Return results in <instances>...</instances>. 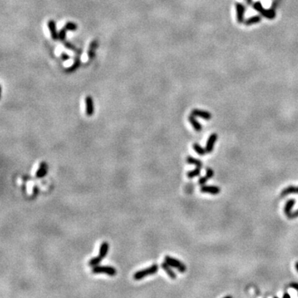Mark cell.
I'll return each mask as SVG.
<instances>
[{"mask_svg":"<svg viewBox=\"0 0 298 298\" xmlns=\"http://www.w3.org/2000/svg\"><path fill=\"white\" fill-rule=\"evenodd\" d=\"M261 17L260 16H253L251 17V18H248V19H246L244 21V24L246 26H250L253 25V24H255V23H258L261 22Z\"/></svg>","mask_w":298,"mask_h":298,"instance_id":"20","label":"cell"},{"mask_svg":"<svg viewBox=\"0 0 298 298\" xmlns=\"http://www.w3.org/2000/svg\"><path fill=\"white\" fill-rule=\"evenodd\" d=\"M290 287H291V288H293V289L298 291V283H297V282H291V284H290Z\"/></svg>","mask_w":298,"mask_h":298,"instance_id":"29","label":"cell"},{"mask_svg":"<svg viewBox=\"0 0 298 298\" xmlns=\"http://www.w3.org/2000/svg\"><path fill=\"white\" fill-rule=\"evenodd\" d=\"M208 180H209V178H208L206 176H201V177H200V179H199L198 184L200 185V186H204V185H205V183L207 182Z\"/></svg>","mask_w":298,"mask_h":298,"instance_id":"26","label":"cell"},{"mask_svg":"<svg viewBox=\"0 0 298 298\" xmlns=\"http://www.w3.org/2000/svg\"><path fill=\"white\" fill-rule=\"evenodd\" d=\"M64 46H65V47H66V49H69V50L75 51V52H80V51H81V50H78L75 45H73L71 42H69V41H65V42H64Z\"/></svg>","mask_w":298,"mask_h":298,"instance_id":"25","label":"cell"},{"mask_svg":"<svg viewBox=\"0 0 298 298\" xmlns=\"http://www.w3.org/2000/svg\"><path fill=\"white\" fill-rule=\"evenodd\" d=\"M158 269H159V266L157 264H153V265H151L150 267H148L147 268L137 271L136 273H134L133 277V279L136 281L142 280V279H144V278L148 277V276L156 274L158 272Z\"/></svg>","mask_w":298,"mask_h":298,"instance_id":"1","label":"cell"},{"mask_svg":"<svg viewBox=\"0 0 298 298\" xmlns=\"http://www.w3.org/2000/svg\"><path fill=\"white\" fill-rule=\"evenodd\" d=\"M109 244L107 241H104L102 244H100V249H99V256L102 257V258H105L108 254V252H109Z\"/></svg>","mask_w":298,"mask_h":298,"instance_id":"15","label":"cell"},{"mask_svg":"<svg viewBox=\"0 0 298 298\" xmlns=\"http://www.w3.org/2000/svg\"><path fill=\"white\" fill-rule=\"evenodd\" d=\"M187 162L188 164L195 165L196 167H200V168H202V166H203L202 162H201V161H200L199 159H197V158H195V157H191V156L187 157Z\"/></svg>","mask_w":298,"mask_h":298,"instance_id":"19","label":"cell"},{"mask_svg":"<svg viewBox=\"0 0 298 298\" xmlns=\"http://www.w3.org/2000/svg\"><path fill=\"white\" fill-rule=\"evenodd\" d=\"M61 59L63 61V62H66V61H68L70 59V56L68 54H66V52H62L61 54Z\"/></svg>","mask_w":298,"mask_h":298,"instance_id":"28","label":"cell"},{"mask_svg":"<svg viewBox=\"0 0 298 298\" xmlns=\"http://www.w3.org/2000/svg\"><path fill=\"white\" fill-rule=\"evenodd\" d=\"M214 171H213V170H212L211 168H209V167H208V168H206V176H207L208 178H212L213 177V176H214Z\"/></svg>","mask_w":298,"mask_h":298,"instance_id":"27","label":"cell"},{"mask_svg":"<svg viewBox=\"0 0 298 298\" xmlns=\"http://www.w3.org/2000/svg\"><path fill=\"white\" fill-rule=\"evenodd\" d=\"M297 194H298V187H297Z\"/></svg>","mask_w":298,"mask_h":298,"instance_id":"33","label":"cell"},{"mask_svg":"<svg viewBox=\"0 0 298 298\" xmlns=\"http://www.w3.org/2000/svg\"><path fill=\"white\" fill-rule=\"evenodd\" d=\"M161 267H162V268L163 269L164 271L166 272V274L169 276V278L172 279V280H175L176 278V274L175 272L171 269V267L170 266L169 264H167L164 261V262L161 264Z\"/></svg>","mask_w":298,"mask_h":298,"instance_id":"13","label":"cell"},{"mask_svg":"<svg viewBox=\"0 0 298 298\" xmlns=\"http://www.w3.org/2000/svg\"><path fill=\"white\" fill-rule=\"evenodd\" d=\"M200 191L202 193L210 194V195H218L220 192V188L216 186H201Z\"/></svg>","mask_w":298,"mask_h":298,"instance_id":"9","label":"cell"},{"mask_svg":"<svg viewBox=\"0 0 298 298\" xmlns=\"http://www.w3.org/2000/svg\"><path fill=\"white\" fill-rule=\"evenodd\" d=\"M164 261L167 264H169L171 268L177 269L180 273H183L187 271V266H186L183 263L181 262L180 260L176 259L175 257H171V256H169V255H166V256L164 257Z\"/></svg>","mask_w":298,"mask_h":298,"instance_id":"3","label":"cell"},{"mask_svg":"<svg viewBox=\"0 0 298 298\" xmlns=\"http://www.w3.org/2000/svg\"><path fill=\"white\" fill-rule=\"evenodd\" d=\"M235 8H236L237 22L239 23H244V12H245V7L244 6V4H242L240 3H236Z\"/></svg>","mask_w":298,"mask_h":298,"instance_id":"6","label":"cell"},{"mask_svg":"<svg viewBox=\"0 0 298 298\" xmlns=\"http://www.w3.org/2000/svg\"><path fill=\"white\" fill-rule=\"evenodd\" d=\"M48 171V166L47 163L45 162H41L40 164V166H39L38 169H37V171L36 172V177L38 178V179H41V178H43L46 174H47Z\"/></svg>","mask_w":298,"mask_h":298,"instance_id":"11","label":"cell"},{"mask_svg":"<svg viewBox=\"0 0 298 298\" xmlns=\"http://www.w3.org/2000/svg\"><path fill=\"white\" fill-rule=\"evenodd\" d=\"M191 114H193L194 116L199 117V118H203V119H205V120H210L212 118V114H210L209 112L205 111V110H202V109H193V110L191 111Z\"/></svg>","mask_w":298,"mask_h":298,"instance_id":"8","label":"cell"},{"mask_svg":"<svg viewBox=\"0 0 298 298\" xmlns=\"http://www.w3.org/2000/svg\"><path fill=\"white\" fill-rule=\"evenodd\" d=\"M97 48H98V41L96 39H95L90 42L89 49H88L87 55H88V57H89V60L95 58V51Z\"/></svg>","mask_w":298,"mask_h":298,"instance_id":"12","label":"cell"},{"mask_svg":"<svg viewBox=\"0 0 298 298\" xmlns=\"http://www.w3.org/2000/svg\"><path fill=\"white\" fill-rule=\"evenodd\" d=\"M80 54H77V56H76V57H75V58L74 63H73L72 65H71V66L69 67V68H67L66 70V72H68V73L74 72V71H76V70H77V69L80 67Z\"/></svg>","mask_w":298,"mask_h":298,"instance_id":"16","label":"cell"},{"mask_svg":"<svg viewBox=\"0 0 298 298\" xmlns=\"http://www.w3.org/2000/svg\"><path fill=\"white\" fill-rule=\"evenodd\" d=\"M64 28L67 30V31H73V32H74V31H76V30H77L78 26L76 23H72V22H68V23L65 24Z\"/></svg>","mask_w":298,"mask_h":298,"instance_id":"24","label":"cell"},{"mask_svg":"<svg viewBox=\"0 0 298 298\" xmlns=\"http://www.w3.org/2000/svg\"><path fill=\"white\" fill-rule=\"evenodd\" d=\"M85 103V114L88 117L92 116L95 113V104H94L93 98L91 96L88 95L84 99Z\"/></svg>","mask_w":298,"mask_h":298,"instance_id":"5","label":"cell"},{"mask_svg":"<svg viewBox=\"0 0 298 298\" xmlns=\"http://www.w3.org/2000/svg\"><path fill=\"white\" fill-rule=\"evenodd\" d=\"M200 170H201V168H200V167H196L194 170H191V171H189L187 173V177L192 179V178L198 176L200 174Z\"/></svg>","mask_w":298,"mask_h":298,"instance_id":"23","label":"cell"},{"mask_svg":"<svg viewBox=\"0 0 298 298\" xmlns=\"http://www.w3.org/2000/svg\"><path fill=\"white\" fill-rule=\"evenodd\" d=\"M295 204H296V200H294V199H290V200H287V203L285 204L284 213L287 214V216H288L291 213V210L293 209Z\"/></svg>","mask_w":298,"mask_h":298,"instance_id":"17","label":"cell"},{"mask_svg":"<svg viewBox=\"0 0 298 298\" xmlns=\"http://www.w3.org/2000/svg\"><path fill=\"white\" fill-rule=\"evenodd\" d=\"M188 120H189L190 123H191V126L193 127V128L196 130V132H200L202 130V126L199 123V121L196 119V116H194L193 114H191L188 117Z\"/></svg>","mask_w":298,"mask_h":298,"instance_id":"14","label":"cell"},{"mask_svg":"<svg viewBox=\"0 0 298 298\" xmlns=\"http://www.w3.org/2000/svg\"><path fill=\"white\" fill-rule=\"evenodd\" d=\"M103 259H104V258H102V257L98 255V256H96V257H92L89 261L88 264H89V267H92V268H93V267H95L97 266V265H99Z\"/></svg>","mask_w":298,"mask_h":298,"instance_id":"22","label":"cell"},{"mask_svg":"<svg viewBox=\"0 0 298 298\" xmlns=\"http://www.w3.org/2000/svg\"><path fill=\"white\" fill-rule=\"evenodd\" d=\"M193 148L194 150L196 151V153H197V154L200 155V156H204V155L207 153V152L205 150V148H203L200 144H196V143L193 144Z\"/></svg>","mask_w":298,"mask_h":298,"instance_id":"21","label":"cell"},{"mask_svg":"<svg viewBox=\"0 0 298 298\" xmlns=\"http://www.w3.org/2000/svg\"><path fill=\"white\" fill-rule=\"evenodd\" d=\"M92 273L95 274H106L109 277H114L117 275V270L112 266H100L97 265L92 268Z\"/></svg>","mask_w":298,"mask_h":298,"instance_id":"2","label":"cell"},{"mask_svg":"<svg viewBox=\"0 0 298 298\" xmlns=\"http://www.w3.org/2000/svg\"><path fill=\"white\" fill-rule=\"evenodd\" d=\"M295 267H296V271L298 272V262H296V264H295Z\"/></svg>","mask_w":298,"mask_h":298,"instance_id":"32","label":"cell"},{"mask_svg":"<svg viewBox=\"0 0 298 298\" xmlns=\"http://www.w3.org/2000/svg\"><path fill=\"white\" fill-rule=\"evenodd\" d=\"M48 28L50 31L51 36L52 38L53 41H57L59 40V33L57 31V24L54 20H49L48 21Z\"/></svg>","mask_w":298,"mask_h":298,"instance_id":"10","label":"cell"},{"mask_svg":"<svg viewBox=\"0 0 298 298\" xmlns=\"http://www.w3.org/2000/svg\"><path fill=\"white\" fill-rule=\"evenodd\" d=\"M217 139H218V135L216 133H212L209 137V138L206 142V145H205V150H206L207 153H211L213 152Z\"/></svg>","mask_w":298,"mask_h":298,"instance_id":"7","label":"cell"},{"mask_svg":"<svg viewBox=\"0 0 298 298\" xmlns=\"http://www.w3.org/2000/svg\"><path fill=\"white\" fill-rule=\"evenodd\" d=\"M253 7L256 11L260 13V14H262L263 16H264L267 18H268V19H273V18L276 17V14H275V12H274V10H273V9H265L263 7L262 3H261L260 2L253 3Z\"/></svg>","mask_w":298,"mask_h":298,"instance_id":"4","label":"cell"},{"mask_svg":"<svg viewBox=\"0 0 298 298\" xmlns=\"http://www.w3.org/2000/svg\"><path fill=\"white\" fill-rule=\"evenodd\" d=\"M245 2L247 3H248V4H249V5H252L253 3V0H245Z\"/></svg>","mask_w":298,"mask_h":298,"instance_id":"31","label":"cell"},{"mask_svg":"<svg viewBox=\"0 0 298 298\" xmlns=\"http://www.w3.org/2000/svg\"><path fill=\"white\" fill-rule=\"evenodd\" d=\"M291 194H297V187H295L293 186H289L287 188H285L281 193V196H287Z\"/></svg>","mask_w":298,"mask_h":298,"instance_id":"18","label":"cell"},{"mask_svg":"<svg viewBox=\"0 0 298 298\" xmlns=\"http://www.w3.org/2000/svg\"><path fill=\"white\" fill-rule=\"evenodd\" d=\"M282 297H283V298H291V295H290V294H288V293H285V294H283Z\"/></svg>","mask_w":298,"mask_h":298,"instance_id":"30","label":"cell"}]
</instances>
